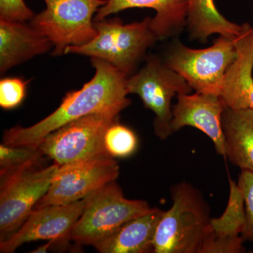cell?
Instances as JSON below:
<instances>
[{"label":"cell","instance_id":"1","mask_svg":"<svg viewBox=\"0 0 253 253\" xmlns=\"http://www.w3.org/2000/svg\"><path fill=\"white\" fill-rule=\"evenodd\" d=\"M95 73L81 89L71 91L54 112L28 127L14 126L5 131L3 144L38 149L48 134L78 118L131 104L127 97V76L104 60L91 58Z\"/></svg>","mask_w":253,"mask_h":253},{"label":"cell","instance_id":"2","mask_svg":"<svg viewBox=\"0 0 253 253\" xmlns=\"http://www.w3.org/2000/svg\"><path fill=\"white\" fill-rule=\"evenodd\" d=\"M172 204L164 211L154 239V253H199L210 230V207L201 191L181 181L171 189Z\"/></svg>","mask_w":253,"mask_h":253},{"label":"cell","instance_id":"3","mask_svg":"<svg viewBox=\"0 0 253 253\" xmlns=\"http://www.w3.org/2000/svg\"><path fill=\"white\" fill-rule=\"evenodd\" d=\"M151 24V17L128 24L119 18L94 21L97 31L94 39L84 45L68 46L65 54L104 60L130 77L148 49L158 41Z\"/></svg>","mask_w":253,"mask_h":253},{"label":"cell","instance_id":"4","mask_svg":"<svg viewBox=\"0 0 253 253\" xmlns=\"http://www.w3.org/2000/svg\"><path fill=\"white\" fill-rule=\"evenodd\" d=\"M84 199L81 217L71 233L77 244L94 246L126 221L152 211L146 201L125 198L116 181L102 186Z\"/></svg>","mask_w":253,"mask_h":253},{"label":"cell","instance_id":"5","mask_svg":"<svg viewBox=\"0 0 253 253\" xmlns=\"http://www.w3.org/2000/svg\"><path fill=\"white\" fill-rule=\"evenodd\" d=\"M39 163L0 173V242L19 229L51 186L59 165L41 167Z\"/></svg>","mask_w":253,"mask_h":253},{"label":"cell","instance_id":"6","mask_svg":"<svg viewBox=\"0 0 253 253\" xmlns=\"http://www.w3.org/2000/svg\"><path fill=\"white\" fill-rule=\"evenodd\" d=\"M43 1L45 9L29 22L52 43L53 56L65 54L68 46L84 45L97 36L94 16L106 0Z\"/></svg>","mask_w":253,"mask_h":253},{"label":"cell","instance_id":"7","mask_svg":"<svg viewBox=\"0 0 253 253\" xmlns=\"http://www.w3.org/2000/svg\"><path fill=\"white\" fill-rule=\"evenodd\" d=\"M236 54L234 41L224 36H219L212 45L204 49H192L175 40L163 61L196 92L219 96L226 71Z\"/></svg>","mask_w":253,"mask_h":253},{"label":"cell","instance_id":"8","mask_svg":"<svg viewBox=\"0 0 253 253\" xmlns=\"http://www.w3.org/2000/svg\"><path fill=\"white\" fill-rule=\"evenodd\" d=\"M122 111L121 108H116L71 121L48 134L39 149L43 156H48L59 166L110 157L104 147L105 132L118 121Z\"/></svg>","mask_w":253,"mask_h":253},{"label":"cell","instance_id":"9","mask_svg":"<svg viewBox=\"0 0 253 253\" xmlns=\"http://www.w3.org/2000/svg\"><path fill=\"white\" fill-rule=\"evenodd\" d=\"M128 94L138 95L145 108L154 113L156 135L165 140L173 134L172 100L174 96L193 91L180 75L168 67L154 54L146 56L144 67L126 81Z\"/></svg>","mask_w":253,"mask_h":253},{"label":"cell","instance_id":"10","mask_svg":"<svg viewBox=\"0 0 253 253\" xmlns=\"http://www.w3.org/2000/svg\"><path fill=\"white\" fill-rule=\"evenodd\" d=\"M119 174V165L115 158L110 157L84 160L59 166L49 190L34 209L72 204L85 199L96 190L116 181Z\"/></svg>","mask_w":253,"mask_h":253},{"label":"cell","instance_id":"11","mask_svg":"<svg viewBox=\"0 0 253 253\" xmlns=\"http://www.w3.org/2000/svg\"><path fill=\"white\" fill-rule=\"evenodd\" d=\"M84 207L83 199L72 204L52 205L33 210L15 234L0 242V253H14L23 244L32 241L45 240L59 244L69 241L71 231Z\"/></svg>","mask_w":253,"mask_h":253},{"label":"cell","instance_id":"12","mask_svg":"<svg viewBox=\"0 0 253 253\" xmlns=\"http://www.w3.org/2000/svg\"><path fill=\"white\" fill-rule=\"evenodd\" d=\"M172 106V133L184 126H192L206 134L219 156L225 158V145L221 119L225 106L219 95L196 92L176 96Z\"/></svg>","mask_w":253,"mask_h":253},{"label":"cell","instance_id":"13","mask_svg":"<svg viewBox=\"0 0 253 253\" xmlns=\"http://www.w3.org/2000/svg\"><path fill=\"white\" fill-rule=\"evenodd\" d=\"M236 57L226 71L219 97L229 109L253 110V26L236 39Z\"/></svg>","mask_w":253,"mask_h":253},{"label":"cell","instance_id":"14","mask_svg":"<svg viewBox=\"0 0 253 253\" xmlns=\"http://www.w3.org/2000/svg\"><path fill=\"white\" fill-rule=\"evenodd\" d=\"M229 201L221 217L211 218L210 230L199 253L246 252L242 238L246 224L244 196L237 183L229 178Z\"/></svg>","mask_w":253,"mask_h":253},{"label":"cell","instance_id":"15","mask_svg":"<svg viewBox=\"0 0 253 253\" xmlns=\"http://www.w3.org/2000/svg\"><path fill=\"white\" fill-rule=\"evenodd\" d=\"M134 8H148L156 11L151 25L158 41L178 36L186 26L188 0H106V4L95 15L94 21Z\"/></svg>","mask_w":253,"mask_h":253},{"label":"cell","instance_id":"16","mask_svg":"<svg viewBox=\"0 0 253 253\" xmlns=\"http://www.w3.org/2000/svg\"><path fill=\"white\" fill-rule=\"evenodd\" d=\"M53 49L48 38L26 22L0 19V74Z\"/></svg>","mask_w":253,"mask_h":253},{"label":"cell","instance_id":"17","mask_svg":"<svg viewBox=\"0 0 253 253\" xmlns=\"http://www.w3.org/2000/svg\"><path fill=\"white\" fill-rule=\"evenodd\" d=\"M164 211H152L126 221L111 235L94 245L100 253H153L156 229Z\"/></svg>","mask_w":253,"mask_h":253},{"label":"cell","instance_id":"18","mask_svg":"<svg viewBox=\"0 0 253 253\" xmlns=\"http://www.w3.org/2000/svg\"><path fill=\"white\" fill-rule=\"evenodd\" d=\"M221 126L225 158L241 170L253 172V110L226 107Z\"/></svg>","mask_w":253,"mask_h":253},{"label":"cell","instance_id":"19","mask_svg":"<svg viewBox=\"0 0 253 253\" xmlns=\"http://www.w3.org/2000/svg\"><path fill=\"white\" fill-rule=\"evenodd\" d=\"M246 26V23L239 25L226 19L214 0H188L186 27L191 39L206 43L210 37L217 34L234 41Z\"/></svg>","mask_w":253,"mask_h":253},{"label":"cell","instance_id":"20","mask_svg":"<svg viewBox=\"0 0 253 253\" xmlns=\"http://www.w3.org/2000/svg\"><path fill=\"white\" fill-rule=\"evenodd\" d=\"M104 144L110 157L121 158L134 154L139 141L134 131L116 121L106 129Z\"/></svg>","mask_w":253,"mask_h":253},{"label":"cell","instance_id":"21","mask_svg":"<svg viewBox=\"0 0 253 253\" xmlns=\"http://www.w3.org/2000/svg\"><path fill=\"white\" fill-rule=\"evenodd\" d=\"M43 154L41 150L0 145V173L12 170L28 163L41 161Z\"/></svg>","mask_w":253,"mask_h":253},{"label":"cell","instance_id":"22","mask_svg":"<svg viewBox=\"0 0 253 253\" xmlns=\"http://www.w3.org/2000/svg\"><path fill=\"white\" fill-rule=\"evenodd\" d=\"M29 82L21 78H1L0 81V106L1 109L12 110L22 104L26 98Z\"/></svg>","mask_w":253,"mask_h":253},{"label":"cell","instance_id":"23","mask_svg":"<svg viewBox=\"0 0 253 253\" xmlns=\"http://www.w3.org/2000/svg\"><path fill=\"white\" fill-rule=\"evenodd\" d=\"M244 199L246 224L243 231L244 241L253 243V172L241 170L237 182Z\"/></svg>","mask_w":253,"mask_h":253},{"label":"cell","instance_id":"24","mask_svg":"<svg viewBox=\"0 0 253 253\" xmlns=\"http://www.w3.org/2000/svg\"><path fill=\"white\" fill-rule=\"evenodd\" d=\"M35 15L24 0H0V19L27 22L31 21Z\"/></svg>","mask_w":253,"mask_h":253},{"label":"cell","instance_id":"25","mask_svg":"<svg viewBox=\"0 0 253 253\" xmlns=\"http://www.w3.org/2000/svg\"><path fill=\"white\" fill-rule=\"evenodd\" d=\"M54 242L53 241H48L46 244L42 245V246H40L38 249H35L34 251H32L33 253H44L47 252L48 250L54 246Z\"/></svg>","mask_w":253,"mask_h":253}]
</instances>
